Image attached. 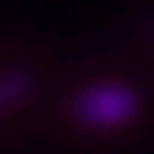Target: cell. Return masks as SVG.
<instances>
[{
	"instance_id": "3",
	"label": "cell",
	"mask_w": 154,
	"mask_h": 154,
	"mask_svg": "<svg viewBox=\"0 0 154 154\" xmlns=\"http://www.w3.org/2000/svg\"><path fill=\"white\" fill-rule=\"evenodd\" d=\"M143 36H147V43H151V50H154V7L143 14Z\"/></svg>"
},
{
	"instance_id": "2",
	"label": "cell",
	"mask_w": 154,
	"mask_h": 154,
	"mask_svg": "<svg viewBox=\"0 0 154 154\" xmlns=\"http://www.w3.org/2000/svg\"><path fill=\"white\" fill-rule=\"evenodd\" d=\"M36 86H39V75L29 65H7V68H0V122L14 108H22L36 93Z\"/></svg>"
},
{
	"instance_id": "1",
	"label": "cell",
	"mask_w": 154,
	"mask_h": 154,
	"mask_svg": "<svg viewBox=\"0 0 154 154\" xmlns=\"http://www.w3.org/2000/svg\"><path fill=\"white\" fill-rule=\"evenodd\" d=\"M147 108L143 93L129 79H97L68 97V118L82 133H118L140 122Z\"/></svg>"
}]
</instances>
